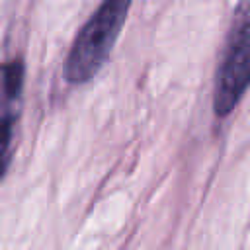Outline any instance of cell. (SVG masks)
<instances>
[{
  "instance_id": "cell-1",
  "label": "cell",
  "mask_w": 250,
  "mask_h": 250,
  "mask_svg": "<svg viewBox=\"0 0 250 250\" xmlns=\"http://www.w3.org/2000/svg\"><path fill=\"white\" fill-rule=\"evenodd\" d=\"M129 6L131 0H104L82 25L64 62V76L70 84L88 82L98 74L123 29Z\"/></svg>"
},
{
  "instance_id": "cell-2",
  "label": "cell",
  "mask_w": 250,
  "mask_h": 250,
  "mask_svg": "<svg viewBox=\"0 0 250 250\" xmlns=\"http://www.w3.org/2000/svg\"><path fill=\"white\" fill-rule=\"evenodd\" d=\"M250 86V0L234 12L225 51L215 76L213 109L217 117L229 115Z\"/></svg>"
},
{
  "instance_id": "cell-3",
  "label": "cell",
  "mask_w": 250,
  "mask_h": 250,
  "mask_svg": "<svg viewBox=\"0 0 250 250\" xmlns=\"http://www.w3.org/2000/svg\"><path fill=\"white\" fill-rule=\"evenodd\" d=\"M0 84L6 100H16L20 96L23 84V62L20 59H12L0 66Z\"/></svg>"
},
{
  "instance_id": "cell-4",
  "label": "cell",
  "mask_w": 250,
  "mask_h": 250,
  "mask_svg": "<svg viewBox=\"0 0 250 250\" xmlns=\"http://www.w3.org/2000/svg\"><path fill=\"white\" fill-rule=\"evenodd\" d=\"M12 131H14V117L12 115H2L0 117V162L8 160Z\"/></svg>"
},
{
  "instance_id": "cell-5",
  "label": "cell",
  "mask_w": 250,
  "mask_h": 250,
  "mask_svg": "<svg viewBox=\"0 0 250 250\" xmlns=\"http://www.w3.org/2000/svg\"><path fill=\"white\" fill-rule=\"evenodd\" d=\"M6 168H8V160H6V162H0V178L4 176V172H6Z\"/></svg>"
}]
</instances>
